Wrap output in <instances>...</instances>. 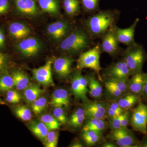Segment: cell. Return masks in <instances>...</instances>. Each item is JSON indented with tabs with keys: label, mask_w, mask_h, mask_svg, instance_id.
Listing matches in <instances>:
<instances>
[{
	"label": "cell",
	"mask_w": 147,
	"mask_h": 147,
	"mask_svg": "<svg viewBox=\"0 0 147 147\" xmlns=\"http://www.w3.org/2000/svg\"><path fill=\"white\" fill-rule=\"evenodd\" d=\"M119 17L117 10H102L90 16L85 21L88 33L92 38L102 37L116 26Z\"/></svg>",
	"instance_id": "6da1fadb"
},
{
	"label": "cell",
	"mask_w": 147,
	"mask_h": 147,
	"mask_svg": "<svg viewBox=\"0 0 147 147\" xmlns=\"http://www.w3.org/2000/svg\"><path fill=\"white\" fill-rule=\"evenodd\" d=\"M90 35L83 29H78L69 33L61 42L60 48L62 51L77 54L89 47L92 42Z\"/></svg>",
	"instance_id": "7a4b0ae2"
},
{
	"label": "cell",
	"mask_w": 147,
	"mask_h": 147,
	"mask_svg": "<svg viewBox=\"0 0 147 147\" xmlns=\"http://www.w3.org/2000/svg\"><path fill=\"white\" fill-rule=\"evenodd\" d=\"M146 57L144 47L138 43L128 46L125 49L123 59L128 67L131 76L142 72Z\"/></svg>",
	"instance_id": "3957f363"
},
{
	"label": "cell",
	"mask_w": 147,
	"mask_h": 147,
	"mask_svg": "<svg viewBox=\"0 0 147 147\" xmlns=\"http://www.w3.org/2000/svg\"><path fill=\"white\" fill-rule=\"evenodd\" d=\"M101 52L100 45L98 44L91 49L82 53L77 59L76 67L79 70L84 68L92 69L97 74L99 80L102 81L100 75L102 69L100 63Z\"/></svg>",
	"instance_id": "277c9868"
},
{
	"label": "cell",
	"mask_w": 147,
	"mask_h": 147,
	"mask_svg": "<svg viewBox=\"0 0 147 147\" xmlns=\"http://www.w3.org/2000/svg\"><path fill=\"white\" fill-rule=\"evenodd\" d=\"M130 121L133 130L147 135V105L139 102L132 111Z\"/></svg>",
	"instance_id": "5b68a950"
},
{
	"label": "cell",
	"mask_w": 147,
	"mask_h": 147,
	"mask_svg": "<svg viewBox=\"0 0 147 147\" xmlns=\"http://www.w3.org/2000/svg\"><path fill=\"white\" fill-rule=\"evenodd\" d=\"M109 139L121 147H138L139 142L131 130L128 128L113 129L108 134Z\"/></svg>",
	"instance_id": "8992f818"
},
{
	"label": "cell",
	"mask_w": 147,
	"mask_h": 147,
	"mask_svg": "<svg viewBox=\"0 0 147 147\" xmlns=\"http://www.w3.org/2000/svg\"><path fill=\"white\" fill-rule=\"evenodd\" d=\"M104 74L106 80H127L131 76L130 71L123 59L108 67Z\"/></svg>",
	"instance_id": "52a82bcc"
},
{
	"label": "cell",
	"mask_w": 147,
	"mask_h": 147,
	"mask_svg": "<svg viewBox=\"0 0 147 147\" xmlns=\"http://www.w3.org/2000/svg\"><path fill=\"white\" fill-rule=\"evenodd\" d=\"M53 63L52 60H48L44 65L32 70L34 78L38 83L46 86L55 85L52 73Z\"/></svg>",
	"instance_id": "ba28073f"
},
{
	"label": "cell",
	"mask_w": 147,
	"mask_h": 147,
	"mask_svg": "<svg viewBox=\"0 0 147 147\" xmlns=\"http://www.w3.org/2000/svg\"><path fill=\"white\" fill-rule=\"evenodd\" d=\"M108 102L103 101H93L86 102L84 107L87 118H98L105 119L107 117Z\"/></svg>",
	"instance_id": "9c48e42d"
},
{
	"label": "cell",
	"mask_w": 147,
	"mask_h": 147,
	"mask_svg": "<svg viewBox=\"0 0 147 147\" xmlns=\"http://www.w3.org/2000/svg\"><path fill=\"white\" fill-rule=\"evenodd\" d=\"M139 21V18H136L132 25L126 28H120L116 26L114 28V34L119 42L127 46L136 43L134 40V35L136 27Z\"/></svg>",
	"instance_id": "30bf717a"
},
{
	"label": "cell",
	"mask_w": 147,
	"mask_h": 147,
	"mask_svg": "<svg viewBox=\"0 0 147 147\" xmlns=\"http://www.w3.org/2000/svg\"><path fill=\"white\" fill-rule=\"evenodd\" d=\"M113 29L110 30L102 37V42L100 45L102 52L108 53L111 56L117 55L119 51V42L116 38Z\"/></svg>",
	"instance_id": "8fae6325"
},
{
	"label": "cell",
	"mask_w": 147,
	"mask_h": 147,
	"mask_svg": "<svg viewBox=\"0 0 147 147\" xmlns=\"http://www.w3.org/2000/svg\"><path fill=\"white\" fill-rule=\"evenodd\" d=\"M71 28L67 21H61L52 23L47 28V32L50 36L57 40L63 39L69 34Z\"/></svg>",
	"instance_id": "7c38bea8"
},
{
	"label": "cell",
	"mask_w": 147,
	"mask_h": 147,
	"mask_svg": "<svg viewBox=\"0 0 147 147\" xmlns=\"http://www.w3.org/2000/svg\"><path fill=\"white\" fill-rule=\"evenodd\" d=\"M17 47L22 55L27 57H32L39 53L41 45L36 38L30 37L24 38L17 45Z\"/></svg>",
	"instance_id": "4fadbf2b"
},
{
	"label": "cell",
	"mask_w": 147,
	"mask_h": 147,
	"mask_svg": "<svg viewBox=\"0 0 147 147\" xmlns=\"http://www.w3.org/2000/svg\"><path fill=\"white\" fill-rule=\"evenodd\" d=\"M74 62V60L67 57L58 58L54 62V69L62 78H67L71 73Z\"/></svg>",
	"instance_id": "5bb4252c"
},
{
	"label": "cell",
	"mask_w": 147,
	"mask_h": 147,
	"mask_svg": "<svg viewBox=\"0 0 147 147\" xmlns=\"http://www.w3.org/2000/svg\"><path fill=\"white\" fill-rule=\"evenodd\" d=\"M16 9L20 13L29 16L39 13L35 0H13Z\"/></svg>",
	"instance_id": "9a60e30c"
},
{
	"label": "cell",
	"mask_w": 147,
	"mask_h": 147,
	"mask_svg": "<svg viewBox=\"0 0 147 147\" xmlns=\"http://www.w3.org/2000/svg\"><path fill=\"white\" fill-rule=\"evenodd\" d=\"M144 73L140 72L131 76L129 80L128 92L142 97L144 85Z\"/></svg>",
	"instance_id": "2e32d148"
},
{
	"label": "cell",
	"mask_w": 147,
	"mask_h": 147,
	"mask_svg": "<svg viewBox=\"0 0 147 147\" xmlns=\"http://www.w3.org/2000/svg\"><path fill=\"white\" fill-rule=\"evenodd\" d=\"M50 105L55 107H67L69 104L68 92L63 88L55 90L52 95Z\"/></svg>",
	"instance_id": "e0dca14e"
},
{
	"label": "cell",
	"mask_w": 147,
	"mask_h": 147,
	"mask_svg": "<svg viewBox=\"0 0 147 147\" xmlns=\"http://www.w3.org/2000/svg\"><path fill=\"white\" fill-rule=\"evenodd\" d=\"M9 31L11 35L17 39H24L30 33L28 27L19 22L11 23L9 27Z\"/></svg>",
	"instance_id": "ac0fdd59"
},
{
	"label": "cell",
	"mask_w": 147,
	"mask_h": 147,
	"mask_svg": "<svg viewBox=\"0 0 147 147\" xmlns=\"http://www.w3.org/2000/svg\"><path fill=\"white\" fill-rule=\"evenodd\" d=\"M140 100L141 97L128 92L119 98L117 102L124 111H126L132 108L136 103L140 102Z\"/></svg>",
	"instance_id": "d6986e66"
},
{
	"label": "cell",
	"mask_w": 147,
	"mask_h": 147,
	"mask_svg": "<svg viewBox=\"0 0 147 147\" xmlns=\"http://www.w3.org/2000/svg\"><path fill=\"white\" fill-rule=\"evenodd\" d=\"M11 76L14 82V87L18 90H25L30 85L28 76L23 71H14Z\"/></svg>",
	"instance_id": "ffe728a7"
},
{
	"label": "cell",
	"mask_w": 147,
	"mask_h": 147,
	"mask_svg": "<svg viewBox=\"0 0 147 147\" xmlns=\"http://www.w3.org/2000/svg\"><path fill=\"white\" fill-rule=\"evenodd\" d=\"M87 119L88 120L84 125L83 131L93 130L102 133L106 129L107 125L104 119L93 118Z\"/></svg>",
	"instance_id": "44dd1931"
},
{
	"label": "cell",
	"mask_w": 147,
	"mask_h": 147,
	"mask_svg": "<svg viewBox=\"0 0 147 147\" xmlns=\"http://www.w3.org/2000/svg\"><path fill=\"white\" fill-rule=\"evenodd\" d=\"M38 4L41 9L45 12L57 15L60 12L59 0H38Z\"/></svg>",
	"instance_id": "7402d4cb"
},
{
	"label": "cell",
	"mask_w": 147,
	"mask_h": 147,
	"mask_svg": "<svg viewBox=\"0 0 147 147\" xmlns=\"http://www.w3.org/2000/svg\"><path fill=\"white\" fill-rule=\"evenodd\" d=\"M29 128L38 139L44 141L49 130L42 122L32 121L28 125Z\"/></svg>",
	"instance_id": "603a6c76"
},
{
	"label": "cell",
	"mask_w": 147,
	"mask_h": 147,
	"mask_svg": "<svg viewBox=\"0 0 147 147\" xmlns=\"http://www.w3.org/2000/svg\"><path fill=\"white\" fill-rule=\"evenodd\" d=\"M43 92V90L36 84L29 85L24 92V97L28 103H31L39 97Z\"/></svg>",
	"instance_id": "cb8c5ba5"
},
{
	"label": "cell",
	"mask_w": 147,
	"mask_h": 147,
	"mask_svg": "<svg viewBox=\"0 0 147 147\" xmlns=\"http://www.w3.org/2000/svg\"><path fill=\"white\" fill-rule=\"evenodd\" d=\"M88 86L90 95L94 98H98L102 94V88L100 83L94 76L88 77Z\"/></svg>",
	"instance_id": "d4e9b609"
},
{
	"label": "cell",
	"mask_w": 147,
	"mask_h": 147,
	"mask_svg": "<svg viewBox=\"0 0 147 147\" xmlns=\"http://www.w3.org/2000/svg\"><path fill=\"white\" fill-rule=\"evenodd\" d=\"M100 132L88 130L84 131L82 134V137L84 142L88 146H93L96 144L100 141L101 137Z\"/></svg>",
	"instance_id": "484cf974"
},
{
	"label": "cell",
	"mask_w": 147,
	"mask_h": 147,
	"mask_svg": "<svg viewBox=\"0 0 147 147\" xmlns=\"http://www.w3.org/2000/svg\"><path fill=\"white\" fill-rule=\"evenodd\" d=\"M79 0H63L64 9L68 16H73L78 14L80 11Z\"/></svg>",
	"instance_id": "4316f807"
},
{
	"label": "cell",
	"mask_w": 147,
	"mask_h": 147,
	"mask_svg": "<svg viewBox=\"0 0 147 147\" xmlns=\"http://www.w3.org/2000/svg\"><path fill=\"white\" fill-rule=\"evenodd\" d=\"M129 80H106L105 86L112 87L125 94L128 92Z\"/></svg>",
	"instance_id": "83f0119b"
},
{
	"label": "cell",
	"mask_w": 147,
	"mask_h": 147,
	"mask_svg": "<svg viewBox=\"0 0 147 147\" xmlns=\"http://www.w3.org/2000/svg\"><path fill=\"white\" fill-rule=\"evenodd\" d=\"M86 117V114L84 108H78L70 117L69 123L74 127H79L84 123Z\"/></svg>",
	"instance_id": "f1b7e54d"
},
{
	"label": "cell",
	"mask_w": 147,
	"mask_h": 147,
	"mask_svg": "<svg viewBox=\"0 0 147 147\" xmlns=\"http://www.w3.org/2000/svg\"><path fill=\"white\" fill-rule=\"evenodd\" d=\"M40 121L46 125L49 130L59 129L61 124L54 116L49 114L42 115L40 117Z\"/></svg>",
	"instance_id": "f546056e"
},
{
	"label": "cell",
	"mask_w": 147,
	"mask_h": 147,
	"mask_svg": "<svg viewBox=\"0 0 147 147\" xmlns=\"http://www.w3.org/2000/svg\"><path fill=\"white\" fill-rule=\"evenodd\" d=\"M14 87L11 75L6 74L0 77V92H7Z\"/></svg>",
	"instance_id": "4dcf8cb0"
},
{
	"label": "cell",
	"mask_w": 147,
	"mask_h": 147,
	"mask_svg": "<svg viewBox=\"0 0 147 147\" xmlns=\"http://www.w3.org/2000/svg\"><path fill=\"white\" fill-rule=\"evenodd\" d=\"M81 72L77 71L74 74L71 84V91L74 95L76 98L82 100L80 85V74Z\"/></svg>",
	"instance_id": "1f68e13d"
},
{
	"label": "cell",
	"mask_w": 147,
	"mask_h": 147,
	"mask_svg": "<svg viewBox=\"0 0 147 147\" xmlns=\"http://www.w3.org/2000/svg\"><path fill=\"white\" fill-rule=\"evenodd\" d=\"M14 112L16 117L22 120L30 121L31 119L32 113L30 110L24 105H20L14 109Z\"/></svg>",
	"instance_id": "d6a6232c"
},
{
	"label": "cell",
	"mask_w": 147,
	"mask_h": 147,
	"mask_svg": "<svg viewBox=\"0 0 147 147\" xmlns=\"http://www.w3.org/2000/svg\"><path fill=\"white\" fill-rule=\"evenodd\" d=\"M31 103L33 112L35 115H37L45 110L47 105V100L45 97H38Z\"/></svg>",
	"instance_id": "836d02e7"
},
{
	"label": "cell",
	"mask_w": 147,
	"mask_h": 147,
	"mask_svg": "<svg viewBox=\"0 0 147 147\" xmlns=\"http://www.w3.org/2000/svg\"><path fill=\"white\" fill-rule=\"evenodd\" d=\"M124 111L120 107L117 101H113L108 105L107 117L110 118L120 116Z\"/></svg>",
	"instance_id": "e575fe53"
},
{
	"label": "cell",
	"mask_w": 147,
	"mask_h": 147,
	"mask_svg": "<svg viewBox=\"0 0 147 147\" xmlns=\"http://www.w3.org/2000/svg\"><path fill=\"white\" fill-rule=\"evenodd\" d=\"M84 11L93 13L99 8V0H80Z\"/></svg>",
	"instance_id": "d590c367"
},
{
	"label": "cell",
	"mask_w": 147,
	"mask_h": 147,
	"mask_svg": "<svg viewBox=\"0 0 147 147\" xmlns=\"http://www.w3.org/2000/svg\"><path fill=\"white\" fill-rule=\"evenodd\" d=\"M59 135L56 131L49 130L44 140L45 146L56 147L57 146Z\"/></svg>",
	"instance_id": "8d00e7d4"
},
{
	"label": "cell",
	"mask_w": 147,
	"mask_h": 147,
	"mask_svg": "<svg viewBox=\"0 0 147 147\" xmlns=\"http://www.w3.org/2000/svg\"><path fill=\"white\" fill-rule=\"evenodd\" d=\"M80 85L81 88V93L82 95V100L85 102L89 101L87 94L89 92V89L88 88V78L82 75V74H80Z\"/></svg>",
	"instance_id": "74e56055"
},
{
	"label": "cell",
	"mask_w": 147,
	"mask_h": 147,
	"mask_svg": "<svg viewBox=\"0 0 147 147\" xmlns=\"http://www.w3.org/2000/svg\"><path fill=\"white\" fill-rule=\"evenodd\" d=\"M21 94L17 91L10 90L7 92L6 100L7 102L12 104H16L21 100Z\"/></svg>",
	"instance_id": "f35d334b"
},
{
	"label": "cell",
	"mask_w": 147,
	"mask_h": 147,
	"mask_svg": "<svg viewBox=\"0 0 147 147\" xmlns=\"http://www.w3.org/2000/svg\"><path fill=\"white\" fill-rule=\"evenodd\" d=\"M53 115L61 124H64L66 123L67 118L62 107H55L53 111Z\"/></svg>",
	"instance_id": "ab89813d"
},
{
	"label": "cell",
	"mask_w": 147,
	"mask_h": 147,
	"mask_svg": "<svg viewBox=\"0 0 147 147\" xmlns=\"http://www.w3.org/2000/svg\"><path fill=\"white\" fill-rule=\"evenodd\" d=\"M121 115L119 117L110 118L109 124L112 130L122 128L121 124Z\"/></svg>",
	"instance_id": "60d3db41"
},
{
	"label": "cell",
	"mask_w": 147,
	"mask_h": 147,
	"mask_svg": "<svg viewBox=\"0 0 147 147\" xmlns=\"http://www.w3.org/2000/svg\"><path fill=\"white\" fill-rule=\"evenodd\" d=\"M10 7L9 0H0V16L5 14Z\"/></svg>",
	"instance_id": "b9f144b4"
},
{
	"label": "cell",
	"mask_w": 147,
	"mask_h": 147,
	"mask_svg": "<svg viewBox=\"0 0 147 147\" xmlns=\"http://www.w3.org/2000/svg\"><path fill=\"white\" fill-rule=\"evenodd\" d=\"M121 116V124L122 128H127V126H128L130 120L129 114L128 112L125 111V112H124L122 114Z\"/></svg>",
	"instance_id": "7bdbcfd3"
},
{
	"label": "cell",
	"mask_w": 147,
	"mask_h": 147,
	"mask_svg": "<svg viewBox=\"0 0 147 147\" xmlns=\"http://www.w3.org/2000/svg\"><path fill=\"white\" fill-rule=\"evenodd\" d=\"M105 87L108 92L109 93V94L113 97L118 98L122 96L125 94L120 91L112 87L108 86H105Z\"/></svg>",
	"instance_id": "ee69618b"
},
{
	"label": "cell",
	"mask_w": 147,
	"mask_h": 147,
	"mask_svg": "<svg viewBox=\"0 0 147 147\" xmlns=\"http://www.w3.org/2000/svg\"><path fill=\"white\" fill-rule=\"evenodd\" d=\"M144 85L142 96L147 100V73H144Z\"/></svg>",
	"instance_id": "f6af8a7d"
},
{
	"label": "cell",
	"mask_w": 147,
	"mask_h": 147,
	"mask_svg": "<svg viewBox=\"0 0 147 147\" xmlns=\"http://www.w3.org/2000/svg\"><path fill=\"white\" fill-rule=\"evenodd\" d=\"M6 63V56L5 54L0 52V71L5 67Z\"/></svg>",
	"instance_id": "bcb514c9"
},
{
	"label": "cell",
	"mask_w": 147,
	"mask_h": 147,
	"mask_svg": "<svg viewBox=\"0 0 147 147\" xmlns=\"http://www.w3.org/2000/svg\"><path fill=\"white\" fill-rule=\"evenodd\" d=\"M5 36L3 31L0 29V48L4 46L5 42Z\"/></svg>",
	"instance_id": "7dc6e473"
},
{
	"label": "cell",
	"mask_w": 147,
	"mask_h": 147,
	"mask_svg": "<svg viewBox=\"0 0 147 147\" xmlns=\"http://www.w3.org/2000/svg\"><path fill=\"white\" fill-rule=\"evenodd\" d=\"M147 147V135H145L143 140L139 142V147Z\"/></svg>",
	"instance_id": "c3c4849f"
},
{
	"label": "cell",
	"mask_w": 147,
	"mask_h": 147,
	"mask_svg": "<svg viewBox=\"0 0 147 147\" xmlns=\"http://www.w3.org/2000/svg\"><path fill=\"white\" fill-rule=\"evenodd\" d=\"M103 147H116L117 146L113 143L110 142H106L102 145Z\"/></svg>",
	"instance_id": "681fc988"
},
{
	"label": "cell",
	"mask_w": 147,
	"mask_h": 147,
	"mask_svg": "<svg viewBox=\"0 0 147 147\" xmlns=\"http://www.w3.org/2000/svg\"><path fill=\"white\" fill-rule=\"evenodd\" d=\"M72 147H83V145L82 143L79 142H74L71 146Z\"/></svg>",
	"instance_id": "f907efd6"
},
{
	"label": "cell",
	"mask_w": 147,
	"mask_h": 147,
	"mask_svg": "<svg viewBox=\"0 0 147 147\" xmlns=\"http://www.w3.org/2000/svg\"><path fill=\"white\" fill-rule=\"evenodd\" d=\"M5 102H4V101L0 98V105H5Z\"/></svg>",
	"instance_id": "816d5d0a"
}]
</instances>
